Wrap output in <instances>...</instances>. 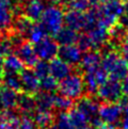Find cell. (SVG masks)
Wrapping results in <instances>:
<instances>
[{
  "label": "cell",
  "instance_id": "obj_35",
  "mask_svg": "<svg viewBox=\"0 0 128 129\" xmlns=\"http://www.w3.org/2000/svg\"><path fill=\"white\" fill-rule=\"evenodd\" d=\"M18 129H38L31 115H24L19 119V128Z\"/></svg>",
  "mask_w": 128,
  "mask_h": 129
},
{
  "label": "cell",
  "instance_id": "obj_45",
  "mask_svg": "<svg viewBox=\"0 0 128 129\" xmlns=\"http://www.w3.org/2000/svg\"><path fill=\"white\" fill-rule=\"evenodd\" d=\"M2 74V68H0V75H1Z\"/></svg>",
  "mask_w": 128,
  "mask_h": 129
},
{
  "label": "cell",
  "instance_id": "obj_24",
  "mask_svg": "<svg viewBox=\"0 0 128 129\" xmlns=\"http://www.w3.org/2000/svg\"><path fill=\"white\" fill-rule=\"evenodd\" d=\"M68 115H70V118H71L73 126H74L75 129H93L88 117L81 111H79L77 108L71 109Z\"/></svg>",
  "mask_w": 128,
  "mask_h": 129
},
{
  "label": "cell",
  "instance_id": "obj_17",
  "mask_svg": "<svg viewBox=\"0 0 128 129\" xmlns=\"http://www.w3.org/2000/svg\"><path fill=\"white\" fill-rule=\"evenodd\" d=\"M64 24L76 31L84 29V12L68 10L64 14Z\"/></svg>",
  "mask_w": 128,
  "mask_h": 129
},
{
  "label": "cell",
  "instance_id": "obj_36",
  "mask_svg": "<svg viewBox=\"0 0 128 129\" xmlns=\"http://www.w3.org/2000/svg\"><path fill=\"white\" fill-rule=\"evenodd\" d=\"M120 47H121V51H122V57L124 58V60L128 63V41L124 39Z\"/></svg>",
  "mask_w": 128,
  "mask_h": 129
},
{
  "label": "cell",
  "instance_id": "obj_12",
  "mask_svg": "<svg viewBox=\"0 0 128 129\" xmlns=\"http://www.w3.org/2000/svg\"><path fill=\"white\" fill-rule=\"evenodd\" d=\"M15 50H16V54L19 57L22 63L28 67H33L35 63L39 61L38 60L39 58L36 56V52L34 50V46L30 42H24Z\"/></svg>",
  "mask_w": 128,
  "mask_h": 129
},
{
  "label": "cell",
  "instance_id": "obj_6",
  "mask_svg": "<svg viewBox=\"0 0 128 129\" xmlns=\"http://www.w3.org/2000/svg\"><path fill=\"white\" fill-rule=\"evenodd\" d=\"M98 116L106 125H115L120 127L122 106L118 103H104L99 106Z\"/></svg>",
  "mask_w": 128,
  "mask_h": 129
},
{
  "label": "cell",
  "instance_id": "obj_5",
  "mask_svg": "<svg viewBox=\"0 0 128 129\" xmlns=\"http://www.w3.org/2000/svg\"><path fill=\"white\" fill-rule=\"evenodd\" d=\"M99 104L93 96H82L77 101V109L88 117L92 127L102 125L103 122L98 116Z\"/></svg>",
  "mask_w": 128,
  "mask_h": 129
},
{
  "label": "cell",
  "instance_id": "obj_11",
  "mask_svg": "<svg viewBox=\"0 0 128 129\" xmlns=\"http://www.w3.org/2000/svg\"><path fill=\"white\" fill-rule=\"evenodd\" d=\"M59 58H61L63 61H65L70 65H77L79 64L82 58V51L80 48L75 44L64 45L59 48Z\"/></svg>",
  "mask_w": 128,
  "mask_h": 129
},
{
  "label": "cell",
  "instance_id": "obj_10",
  "mask_svg": "<svg viewBox=\"0 0 128 129\" xmlns=\"http://www.w3.org/2000/svg\"><path fill=\"white\" fill-rule=\"evenodd\" d=\"M20 81H21V87L22 92L29 93L32 95L38 94L40 90V79L34 74L33 70L31 68H24L19 73Z\"/></svg>",
  "mask_w": 128,
  "mask_h": 129
},
{
  "label": "cell",
  "instance_id": "obj_38",
  "mask_svg": "<svg viewBox=\"0 0 128 129\" xmlns=\"http://www.w3.org/2000/svg\"><path fill=\"white\" fill-rule=\"evenodd\" d=\"M122 87H123V93L125 94V96L128 97V75L124 78V82L122 84Z\"/></svg>",
  "mask_w": 128,
  "mask_h": 129
},
{
  "label": "cell",
  "instance_id": "obj_39",
  "mask_svg": "<svg viewBox=\"0 0 128 129\" xmlns=\"http://www.w3.org/2000/svg\"><path fill=\"white\" fill-rule=\"evenodd\" d=\"M93 129H109L108 126L106 125V124H102V125H99V126H96V127H93Z\"/></svg>",
  "mask_w": 128,
  "mask_h": 129
},
{
  "label": "cell",
  "instance_id": "obj_14",
  "mask_svg": "<svg viewBox=\"0 0 128 129\" xmlns=\"http://www.w3.org/2000/svg\"><path fill=\"white\" fill-rule=\"evenodd\" d=\"M86 34L91 40L94 50L99 47H103L104 45H106L109 42V29L105 28L103 26L96 25L94 28L90 29Z\"/></svg>",
  "mask_w": 128,
  "mask_h": 129
},
{
  "label": "cell",
  "instance_id": "obj_40",
  "mask_svg": "<svg viewBox=\"0 0 128 129\" xmlns=\"http://www.w3.org/2000/svg\"><path fill=\"white\" fill-rule=\"evenodd\" d=\"M124 13L128 14V0H125L124 2Z\"/></svg>",
  "mask_w": 128,
  "mask_h": 129
},
{
  "label": "cell",
  "instance_id": "obj_1",
  "mask_svg": "<svg viewBox=\"0 0 128 129\" xmlns=\"http://www.w3.org/2000/svg\"><path fill=\"white\" fill-rule=\"evenodd\" d=\"M102 67L110 78L120 81L128 75V63L110 45L109 49L104 52V56L102 57Z\"/></svg>",
  "mask_w": 128,
  "mask_h": 129
},
{
  "label": "cell",
  "instance_id": "obj_32",
  "mask_svg": "<svg viewBox=\"0 0 128 129\" xmlns=\"http://www.w3.org/2000/svg\"><path fill=\"white\" fill-rule=\"evenodd\" d=\"M66 6L70 10L86 12L91 7V1L90 0H70V1L67 0Z\"/></svg>",
  "mask_w": 128,
  "mask_h": 129
},
{
  "label": "cell",
  "instance_id": "obj_31",
  "mask_svg": "<svg viewBox=\"0 0 128 129\" xmlns=\"http://www.w3.org/2000/svg\"><path fill=\"white\" fill-rule=\"evenodd\" d=\"M58 80L56 78H53L51 75H48L46 77L40 79V89L43 92H49V93H52L56 90H58Z\"/></svg>",
  "mask_w": 128,
  "mask_h": 129
},
{
  "label": "cell",
  "instance_id": "obj_43",
  "mask_svg": "<svg viewBox=\"0 0 128 129\" xmlns=\"http://www.w3.org/2000/svg\"><path fill=\"white\" fill-rule=\"evenodd\" d=\"M0 107H1V89H0Z\"/></svg>",
  "mask_w": 128,
  "mask_h": 129
},
{
  "label": "cell",
  "instance_id": "obj_2",
  "mask_svg": "<svg viewBox=\"0 0 128 129\" xmlns=\"http://www.w3.org/2000/svg\"><path fill=\"white\" fill-rule=\"evenodd\" d=\"M41 26L44 28L47 34L56 35L64 24V13L60 7L49 6L45 8L41 16Z\"/></svg>",
  "mask_w": 128,
  "mask_h": 129
},
{
  "label": "cell",
  "instance_id": "obj_42",
  "mask_svg": "<svg viewBox=\"0 0 128 129\" xmlns=\"http://www.w3.org/2000/svg\"><path fill=\"white\" fill-rule=\"evenodd\" d=\"M47 129H57V127H56V125H51L50 127H48Z\"/></svg>",
  "mask_w": 128,
  "mask_h": 129
},
{
  "label": "cell",
  "instance_id": "obj_22",
  "mask_svg": "<svg viewBox=\"0 0 128 129\" xmlns=\"http://www.w3.org/2000/svg\"><path fill=\"white\" fill-rule=\"evenodd\" d=\"M78 33L76 30H73L68 27H62V28L57 32V34L54 35V40L57 41L58 44H60L61 46L64 45H71L75 44L78 40Z\"/></svg>",
  "mask_w": 128,
  "mask_h": 129
},
{
  "label": "cell",
  "instance_id": "obj_4",
  "mask_svg": "<svg viewBox=\"0 0 128 129\" xmlns=\"http://www.w3.org/2000/svg\"><path fill=\"white\" fill-rule=\"evenodd\" d=\"M97 96L104 103H118L123 97V87L120 80L109 78L97 90Z\"/></svg>",
  "mask_w": 128,
  "mask_h": 129
},
{
  "label": "cell",
  "instance_id": "obj_41",
  "mask_svg": "<svg viewBox=\"0 0 128 129\" xmlns=\"http://www.w3.org/2000/svg\"><path fill=\"white\" fill-rule=\"evenodd\" d=\"M48 1L51 2V3H53V4H57V3H59V2L63 1V0H48Z\"/></svg>",
  "mask_w": 128,
  "mask_h": 129
},
{
  "label": "cell",
  "instance_id": "obj_44",
  "mask_svg": "<svg viewBox=\"0 0 128 129\" xmlns=\"http://www.w3.org/2000/svg\"><path fill=\"white\" fill-rule=\"evenodd\" d=\"M2 83V81H1V75H0V84Z\"/></svg>",
  "mask_w": 128,
  "mask_h": 129
},
{
  "label": "cell",
  "instance_id": "obj_23",
  "mask_svg": "<svg viewBox=\"0 0 128 129\" xmlns=\"http://www.w3.org/2000/svg\"><path fill=\"white\" fill-rule=\"evenodd\" d=\"M13 18L14 15L12 9L0 3V35L6 34L11 30Z\"/></svg>",
  "mask_w": 128,
  "mask_h": 129
},
{
  "label": "cell",
  "instance_id": "obj_9",
  "mask_svg": "<svg viewBox=\"0 0 128 129\" xmlns=\"http://www.w3.org/2000/svg\"><path fill=\"white\" fill-rule=\"evenodd\" d=\"M20 7L22 15H25L33 22L40 19L45 8H46L44 0H26V1L20 3Z\"/></svg>",
  "mask_w": 128,
  "mask_h": 129
},
{
  "label": "cell",
  "instance_id": "obj_34",
  "mask_svg": "<svg viewBox=\"0 0 128 129\" xmlns=\"http://www.w3.org/2000/svg\"><path fill=\"white\" fill-rule=\"evenodd\" d=\"M77 46L80 48L81 51H89V50H93V45L91 43V40L88 36V34H81L78 36L77 40Z\"/></svg>",
  "mask_w": 128,
  "mask_h": 129
},
{
  "label": "cell",
  "instance_id": "obj_26",
  "mask_svg": "<svg viewBox=\"0 0 128 129\" xmlns=\"http://www.w3.org/2000/svg\"><path fill=\"white\" fill-rule=\"evenodd\" d=\"M36 101V110H43V111H51L54 103V95L49 92H42L38 93L35 96Z\"/></svg>",
  "mask_w": 128,
  "mask_h": 129
},
{
  "label": "cell",
  "instance_id": "obj_33",
  "mask_svg": "<svg viewBox=\"0 0 128 129\" xmlns=\"http://www.w3.org/2000/svg\"><path fill=\"white\" fill-rule=\"evenodd\" d=\"M34 74L36 75V77L39 79H42V78L46 77L48 75H50L49 72V63H47V61L45 60H41V61H38L35 63V65L32 67Z\"/></svg>",
  "mask_w": 128,
  "mask_h": 129
},
{
  "label": "cell",
  "instance_id": "obj_25",
  "mask_svg": "<svg viewBox=\"0 0 128 129\" xmlns=\"http://www.w3.org/2000/svg\"><path fill=\"white\" fill-rule=\"evenodd\" d=\"M18 92L4 86L1 89V107L3 109H14L17 107Z\"/></svg>",
  "mask_w": 128,
  "mask_h": 129
},
{
  "label": "cell",
  "instance_id": "obj_3",
  "mask_svg": "<svg viewBox=\"0 0 128 129\" xmlns=\"http://www.w3.org/2000/svg\"><path fill=\"white\" fill-rule=\"evenodd\" d=\"M58 90L60 94L66 96L71 99H79L84 93V81L83 77L79 74H70L67 77L61 80Z\"/></svg>",
  "mask_w": 128,
  "mask_h": 129
},
{
  "label": "cell",
  "instance_id": "obj_20",
  "mask_svg": "<svg viewBox=\"0 0 128 129\" xmlns=\"http://www.w3.org/2000/svg\"><path fill=\"white\" fill-rule=\"evenodd\" d=\"M24 65L22 61L19 59L17 54L10 53L3 58L2 61V72L6 73H14V74H19L24 70Z\"/></svg>",
  "mask_w": 128,
  "mask_h": 129
},
{
  "label": "cell",
  "instance_id": "obj_19",
  "mask_svg": "<svg viewBox=\"0 0 128 129\" xmlns=\"http://www.w3.org/2000/svg\"><path fill=\"white\" fill-rule=\"evenodd\" d=\"M33 21L30 20L29 18H27L25 15H16L13 18V22H12V27L11 30L16 32V33L20 34L22 38H27L29 34L30 30L33 27Z\"/></svg>",
  "mask_w": 128,
  "mask_h": 129
},
{
  "label": "cell",
  "instance_id": "obj_30",
  "mask_svg": "<svg viewBox=\"0 0 128 129\" xmlns=\"http://www.w3.org/2000/svg\"><path fill=\"white\" fill-rule=\"evenodd\" d=\"M54 123L57 129H75L67 112H59L54 116Z\"/></svg>",
  "mask_w": 128,
  "mask_h": 129
},
{
  "label": "cell",
  "instance_id": "obj_28",
  "mask_svg": "<svg viewBox=\"0 0 128 129\" xmlns=\"http://www.w3.org/2000/svg\"><path fill=\"white\" fill-rule=\"evenodd\" d=\"M73 99L66 97L62 94L54 96V103H53V108L57 109L59 112H67L71 109H73Z\"/></svg>",
  "mask_w": 128,
  "mask_h": 129
},
{
  "label": "cell",
  "instance_id": "obj_37",
  "mask_svg": "<svg viewBox=\"0 0 128 129\" xmlns=\"http://www.w3.org/2000/svg\"><path fill=\"white\" fill-rule=\"evenodd\" d=\"M118 24L128 32V14H125L124 13V14L118 18Z\"/></svg>",
  "mask_w": 128,
  "mask_h": 129
},
{
  "label": "cell",
  "instance_id": "obj_16",
  "mask_svg": "<svg viewBox=\"0 0 128 129\" xmlns=\"http://www.w3.org/2000/svg\"><path fill=\"white\" fill-rule=\"evenodd\" d=\"M98 11L100 14L110 16L118 20V18L124 14V3L121 0H112V1L103 3V6L98 8Z\"/></svg>",
  "mask_w": 128,
  "mask_h": 129
},
{
  "label": "cell",
  "instance_id": "obj_15",
  "mask_svg": "<svg viewBox=\"0 0 128 129\" xmlns=\"http://www.w3.org/2000/svg\"><path fill=\"white\" fill-rule=\"evenodd\" d=\"M102 64V54H100L97 50H89L86 51L81 58L80 66L81 70L84 73L93 72L100 67Z\"/></svg>",
  "mask_w": 128,
  "mask_h": 129
},
{
  "label": "cell",
  "instance_id": "obj_18",
  "mask_svg": "<svg viewBox=\"0 0 128 129\" xmlns=\"http://www.w3.org/2000/svg\"><path fill=\"white\" fill-rule=\"evenodd\" d=\"M17 107L21 113H24V115H31L32 116V114L36 110L35 96L22 92L21 94L18 95Z\"/></svg>",
  "mask_w": 128,
  "mask_h": 129
},
{
  "label": "cell",
  "instance_id": "obj_29",
  "mask_svg": "<svg viewBox=\"0 0 128 129\" xmlns=\"http://www.w3.org/2000/svg\"><path fill=\"white\" fill-rule=\"evenodd\" d=\"M47 36V33L46 31L44 30V28L41 25H33L32 27V29L30 30L28 36H27V39L29 40V42L31 44H38L39 42H41L43 39H45Z\"/></svg>",
  "mask_w": 128,
  "mask_h": 129
},
{
  "label": "cell",
  "instance_id": "obj_21",
  "mask_svg": "<svg viewBox=\"0 0 128 129\" xmlns=\"http://www.w3.org/2000/svg\"><path fill=\"white\" fill-rule=\"evenodd\" d=\"M54 115L51 111H43V110H35L32 115L33 121L38 129H47L54 123Z\"/></svg>",
  "mask_w": 128,
  "mask_h": 129
},
{
  "label": "cell",
  "instance_id": "obj_13",
  "mask_svg": "<svg viewBox=\"0 0 128 129\" xmlns=\"http://www.w3.org/2000/svg\"><path fill=\"white\" fill-rule=\"evenodd\" d=\"M49 72L50 75L57 80L61 81L65 77H67L70 74H72L73 68L65 61H63L61 58H53L50 60L49 63Z\"/></svg>",
  "mask_w": 128,
  "mask_h": 129
},
{
  "label": "cell",
  "instance_id": "obj_27",
  "mask_svg": "<svg viewBox=\"0 0 128 129\" xmlns=\"http://www.w3.org/2000/svg\"><path fill=\"white\" fill-rule=\"evenodd\" d=\"M1 81H2V84L6 87H9V89L16 91V92H22L20 77L17 74L2 72Z\"/></svg>",
  "mask_w": 128,
  "mask_h": 129
},
{
  "label": "cell",
  "instance_id": "obj_8",
  "mask_svg": "<svg viewBox=\"0 0 128 129\" xmlns=\"http://www.w3.org/2000/svg\"><path fill=\"white\" fill-rule=\"evenodd\" d=\"M34 50L38 58H40L41 60L48 61V60L56 58L59 51V44L57 43L56 40L46 36L41 42L34 45Z\"/></svg>",
  "mask_w": 128,
  "mask_h": 129
},
{
  "label": "cell",
  "instance_id": "obj_7",
  "mask_svg": "<svg viewBox=\"0 0 128 129\" xmlns=\"http://www.w3.org/2000/svg\"><path fill=\"white\" fill-rule=\"evenodd\" d=\"M108 80V74L103 67H98L93 72H89L84 74V89L90 96H94L97 93L98 87Z\"/></svg>",
  "mask_w": 128,
  "mask_h": 129
}]
</instances>
